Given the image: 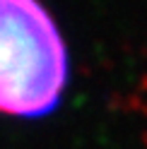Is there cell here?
Wrapping results in <instances>:
<instances>
[{"label": "cell", "mask_w": 147, "mask_h": 149, "mask_svg": "<svg viewBox=\"0 0 147 149\" xmlns=\"http://www.w3.org/2000/svg\"><path fill=\"white\" fill-rule=\"evenodd\" d=\"M68 74V48L51 12L39 0H0V113H53Z\"/></svg>", "instance_id": "1"}]
</instances>
